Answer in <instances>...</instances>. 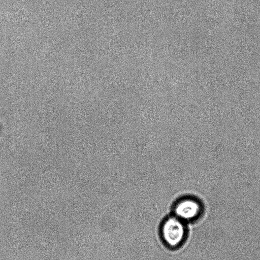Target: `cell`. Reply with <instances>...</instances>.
<instances>
[{
	"label": "cell",
	"mask_w": 260,
	"mask_h": 260,
	"mask_svg": "<svg viewBox=\"0 0 260 260\" xmlns=\"http://www.w3.org/2000/svg\"><path fill=\"white\" fill-rule=\"evenodd\" d=\"M161 235L165 243L170 247H176L184 240L185 227L183 221L176 216L166 219L161 226Z\"/></svg>",
	"instance_id": "cell-1"
},
{
	"label": "cell",
	"mask_w": 260,
	"mask_h": 260,
	"mask_svg": "<svg viewBox=\"0 0 260 260\" xmlns=\"http://www.w3.org/2000/svg\"><path fill=\"white\" fill-rule=\"evenodd\" d=\"M201 210L200 203L192 198L181 200L174 208L175 216L182 221L193 219L200 213Z\"/></svg>",
	"instance_id": "cell-2"
}]
</instances>
